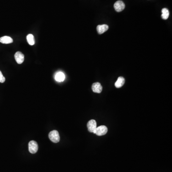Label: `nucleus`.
I'll list each match as a JSON object with an SVG mask.
<instances>
[{
	"label": "nucleus",
	"mask_w": 172,
	"mask_h": 172,
	"mask_svg": "<svg viewBox=\"0 0 172 172\" xmlns=\"http://www.w3.org/2000/svg\"><path fill=\"white\" fill-rule=\"evenodd\" d=\"M26 39L28 44L31 46H33L35 43L34 35L32 34H29L28 35H27Z\"/></svg>",
	"instance_id": "nucleus-13"
},
{
	"label": "nucleus",
	"mask_w": 172,
	"mask_h": 172,
	"mask_svg": "<svg viewBox=\"0 0 172 172\" xmlns=\"http://www.w3.org/2000/svg\"><path fill=\"white\" fill-rule=\"evenodd\" d=\"M28 146H29V151L31 154H35L37 151L38 146L37 143L35 141H30L29 143Z\"/></svg>",
	"instance_id": "nucleus-3"
},
{
	"label": "nucleus",
	"mask_w": 172,
	"mask_h": 172,
	"mask_svg": "<svg viewBox=\"0 0 172 172\" xmlns=\"http://www.w3.org/2000/svg\"><path fill=\"white\" fill-rule=\"evenodd\" d=\"M15 58L16 61L19 64H21L23 63L24 60V56L23 54L21 52H17L15 54Z\"/></svg>",
	"instance_id": "nucleus-6"
},
{
	"label": "nucleus",
	"mask_w": 172,
	"mask_h": 172,
	"mask_svg": "<svg viewBox=\"0 0 172 172\" xmlns=\"http://www.w3.org/2000/svg\"><path fill=\"white\" fill-rule=\"evenodd\" d=\"M162 18L163 19L166 20L168 19L169 16V12L167 8H163L162 10Z\"/></svg>",
	"instance_id": "nucleus-12"
},
{
	"label": "nucleus",
	"mask_w": 172,
	"mask_h": 172,
	"mask_svg": "<svg viewBox=\"0 0 172 172\" xmlns=\"http://www.w3.org/2000/svg\"><path fill=\"white\" fill-rule=\"evenodd\" d=\"M0 42L4 44H11L13 42V39L10 37L4 36L0 38Z\"/></svg>",
	"instance_id": "nucleus-10"
},
{
	"label": "nucleus",
	"mask_w": 172,
	"mask_h": 172,
	"mask_svg": "<svg viewBox=\"0 0 172 172\" xmlns=\"http://www.w3.org/2000/svg\"><path fill=\"white\" fill-rule=\"evenodd\" d=\"M5 78L4 76H3V74L1 73V72L0 71V82L4 83L5 82Z\"/></svg>",
	"instance_id": "nucleus-14"
},
{
	"label": "nucleus",
	"mask_w": 172,
	"mask_h": 172,
	"mask_svg": "<svg viewBox=\"0 0 172 172\" xmlns=\"http://www.w3.org/2000/svg\"><path fill=\"white\" fill-rule=\"evenodd\" d=\"M88 131L90 132L93 133L97 127V123L94 120H91L88 122L87 124Z\"/></svg>",
	"instance_id": "nucleus-5"
},
{
	"label": "nucleus",
	"mask_w": 172,
	"mask_h": 172,
	"mask_svg": "<svg viewBox=\"0 0 172 172\" xmlns=\"http://www.w3.org/2000/svg\"><path fill=\"white\" fill-rule=\"evenodd\" d=\"M109 29V26L107 24L98 25L97 27V30L99 34H102L107 31Z\"/></svg>",
	"instance_id": "nucleus-8"
},
{
	"label": "nucleus",
	"mask_w": 172,
	"mask_h": 172,
	"mask_svg": "<svg viewBox=\"0 0 172 172\" xmlns=\"http://www.w3.org/2000/svg\"><path fill=\"white\" fill-rule=\"evenodd\" d=\"M108 132V128L104 125L98 126L96 128L93 133L98 136L104 135Z\"/></svg>",
	"instance_id": "nucleus-2"
},
{
	"label": "nucleus",
	"mask_w": 172,
	"mask_h": 172,
	"mask_svg": "<svg viewBox=\"0 0 172 172\" xmlns=\"http://www.w3.org/2000/svg\"><path fill=\"white\" fill-rule=\"evenodd\" d=\"M92 91L95 93H100L102 90V87L98 82L94 83L92 86Z\"/></svg>",
	"instance_id": "nucleus-7"
},
{
	"label": "nucleus",
	"mask_w": 172,
	"mask_h": 172,
	"mask_svg": "<svg viewBox=\"0 0 172 172\" xmlns=\"http://www.w3.org/2000/svg\"><path fill=\"white\" fill-rule=\"evenodd\" d=\"M125 4L122 1H118L114 4V9L117 12H121L123 11L125 8Z\"/></svg>",
	"instance_id": "nucleus-4"
},
{
	"label": "nucleus",
	"mask_w": 172,
	"mask_h": 172,
	"mask_svg": "<svg viewBox=\"0 0 172 172\" xmlns=\"http://www.w3.org/2000/svg\"><path fill=\"white\" fill-rule=\"evenodd\" d=\"M49 138L52 142L57 143L60 141V136L58 132L56 130L51 131L49 133Z\"/></svg>",
	"instance_id": "nucleus-1"
},
{
	"label": "nucleus",
	"mask_w": 172,
	"mask_h": 172,
	"mask_svg": "<svg viewBox=\"0 0 172 172\" xmlns=\"http://www.w3.org/2000/svg\"><path fill=\"white\" fill-rule=\"evenodd\" d=\"M125 83V79L123 76H120L115 82V86L117 88H120L123 86Z\"/></svg>",
	"instance_id": "nucleus-11"
},
{
	"label": "nucleus",
	"mask_w": 172,
	"mask_h": 172,
	"mask_svg": "<svg viewBox=\"0 0 172 172\" xmlns=\"http://www.w3.org/2000/svg\"><path fill=\"white\" fill-rule=\"evenodd\" d=\"M55 79L57 82H62L65 79V75L62 72H58L55 75Z\"/></svg>",
	"instance_id": "nucleus-9"
}]
</instances>
